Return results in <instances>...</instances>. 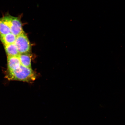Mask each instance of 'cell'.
<instances>
[{
	"mask_svg": "<svg viewBox=\"0 0 125 125\" xmlns=\"http://www.w3.org/2000/svg\"><path fill=\"white\" fill-rule=\"evenodd\" d=\"M6 77L9 80L29 82L35 80L36 74L32 68L21 65L18 69L12 71H7Z\"/></svg>",
	"mask_w": 125,
	"mask_h": 125,
	"instance_id": "1",
	"label": "cell"
},
{
	"mask_svg": "<svg viewBox=\"0 0 125 125\" xmlns=\"http://www.w3.org/2000/svg\"><path fill=\"white\" fill-rule=\"evenodd\" d=\"M1 18L10 27L11 32L16 37L24 32L21 20L18 17L8 15Z\"/></svg>",
	"mask_w": 125,
	"mask_h": 125,
	"instance_id": "2",
	"label": "cell"
},
{
	"mask_svg": "<svg viewBox=\"0 0 125 125\" xmlns=\"http://www.w3.org/2000/svg\"><path fill=\"white\" fill-rule=\"evenodd\" d=\"M15 44L20 54L31 53L30 42L24 32L16 37Z\"/></svg>",
	"mask_w": 125,
	"mask_h": 125,
	"instance_id": "3",
	"label": "cell"
},
{
	"mask_svg": "<svg viewBox=\"0 0 125 125\" xmlns=\"http://www.w3.org/2000/svg\"><path fill=\"white\" fill-rule=\"evenodd\" d=\"M21 64L18 56H7L8 71H12L18 69Z\"/></svg>",
	"mask_w": 125,
	"mask_h": 125,
	"instance_id": "4",
	"label": "cell"
},
{
	"mask_svg": "<svg viewBox=\"0 0 125 125\" xmlns=\"http://www.w3.org/2000/svg\"><path fill=\"white\" fill-rule=\"evenodd\" d=\"M16 36L11 32L6 35H0V40L4 46L15 43Z\"/></svg>",
	"mask_w": 125,
	"mask_h": 125,
	"instance_id": "5",
	"label": "cell"
},
{
	"mask_svg": "<svg viewBox=\"0 0 125 125\" xmlns=\"http://www.w3.org/2000/svg\"><path fill=\"white\" fill-rule=\"evenodd\" d=\"M7 56H18L20 54L15 43L4 46Z\"/></svg>",
	"mask_w": 125,
	"mask_h": 125,
	"instance_id": "6",
	"label": "cell"
},
{
	"mask_svg": "<svg viewBox=\"0 0 125 125\" xmlns=\"http://www.w3.org/2000/svg\"><path fill=\"white\" fill-rule=\"evenodd\" d=\"M19 57L21 65L28 68H32L31 54H20Z\"/></svg>",
	"mask_w": 125,
	"mask_h": 125,
	"instance_id": "7",
	"label": "cell"
},
{
	"mask_svg": "<svg viewBox=\"0 0 125 125\" xmlns=\"http://www.w3.org/2000/svg\"><path fill=\"white\" fill-rule=\"evenodd\" d=\"M10 27L0 18V35H6L10 33Z\"/></svg>",
	"mask_w": 125,
	"mask_h": 125,
	"instance_id": "8",
	"label": "cell"
}]
</instances>
